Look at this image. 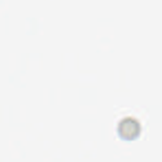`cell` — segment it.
I'll use <instances>...</instances> for the list:
<instances>
[]
</instances>
